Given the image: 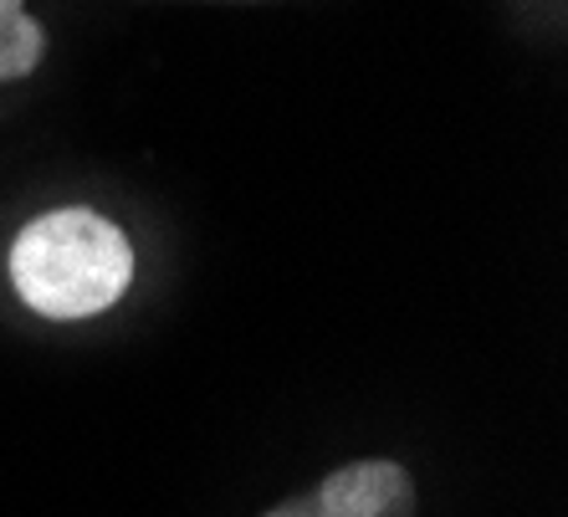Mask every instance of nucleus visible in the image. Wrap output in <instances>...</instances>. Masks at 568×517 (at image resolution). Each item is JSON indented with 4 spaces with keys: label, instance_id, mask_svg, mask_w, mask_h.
I'll list each match as a JSON object with an SVG mask.
<instances>
[{
    "label": "nucleus",
    "instance_id": "2",
    "mask_svg": "<svg viewBox=\"0 0 568 517\" xmlns=\"http://www.w3.org/2000/svg\"><path fill=\"white\" fill-rule=\"evenodd\" d=\"M262 517H420V481L395 456H358L272 503Z\"/></svg>",
    "mask_w": 568,
    "mask_h": 517
},
{
    "label": "nucleus",
    "instance_id": "1",
    "mask_svg": "<svg viewBox=\"0 0 568 517\" xmlns=\"http://www.w3.org/2000/svg\"><path fill=\"white\" fill-rule=\"evenodd\" d=\"M0 277L37 323H93L129 303L139 282V241L119 215L67 200L31 211L0 246Z\"/></svg>",
    "mask_w": 568,
    "mask_h": 517
},
{
    "label": "nucleus",
    "instance_id": "3",
    "mask_svg": "<svg viewBox=\"0 0 568 517\" xmlns=\"http://www.w3.org/2000/svg\"><path fill=\"white\" fill-rule=\"evenodd\" d=\"M52 52V31L41 27L31 0H0V88L27 82Z\"/></svg>",
    "mask_w": 568,
    "mask_h": 517
}]
</instances>
